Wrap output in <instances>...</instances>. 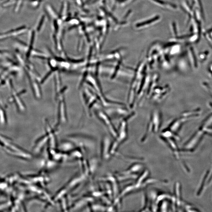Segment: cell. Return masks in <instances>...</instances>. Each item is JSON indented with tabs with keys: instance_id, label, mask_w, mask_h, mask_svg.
Returning <instances> with one entry per match:
<instances>
[{
	"instance_id": "cell-15",
	"label": "cell",
	"mask_w": 212,
	"mask_h": 212,
	"mask_svg": "<svg viewBox=\"0 0 212 212\" xmlns=\"http://www.w3.org/2000/svg\"><path fill=\"white\" fill-rule=\"evenodd\" d=\"M209 72L210 75L212 76V63L210 64L209 66Z\"/></svg>"
},
{
	"instance_id": "cell-16",
	"label": "cell",
	"mask_w": 212,
	"mask_h": 212,
	"mask_svg": "<svg viewBox=\"0 0 212 212\" xmlns=\"http://www.w3.org/2000/svg\"><path fill=\"white\" fill-rule=\"evenodd\" d=\"M44 17H43V18H42L41 21H40V24H39V25L38 26V29H37V30H39V29H40V27H41L42 23H43V22L44 21Z\"/></svg>"
},
{
	"instance_id": "cell-11",
	"label": "cell",
	"mask_w": 212,
	"mask_h": 212,
	"mask_svg": "<svg viewBox=\"0 0 212 212\" xmlns=\"http://www.w3.org/2000/svg\"><path fill=\"white\" fill-rule=\"evenodd\" d=\"M209 55L208 52H206L205 53H202V54H200V55L199 56V58H200V60L202 61H204L205 60H206L207 56H208Z\"/></svg>"
},
{
	"instance_id": "cell-8",
	"label": "cell",
	"mask_w": 212,
	"mask_h": 212,
	"mask_svg": "<svg viewBox=\"0 0 212 212\" xmlns=\"http://www.w3.org/2000/svg\"><path fill=\"white\" fill-rule=\"evenodd\" d=\"M159 19H160V16L158 15V16H156L154 17V18L148 20L147 21L138 23L135 26H136V27L139 28L141 27V26L147 25L150 24L151 23L156 21L157 20H158Z\"/></svg>"
},
{
	"instance_id": "cell-2",
	"label": "cell",
	"mask_w": 212,
	"mask_h": 212,
	"mask_svg": "<svg viewBox=\"0 0 212 212\" xmlns=\"http://www.w3.org/2000/svg\"><path fill=\"white\" fill-rule=\"evenodd\" d=\"M98 116L100 117V118L102 120L104 124L106 125L109 130L110 133H111L112 136L114 138L116 139L117 137L118 132H117L116 129H115L114 127L112 124V122L110 121L109 118H108V117L105 114L101 111H99L98 113Z\"/></svg>"
},
{
	"instance_id": "cell-1",
	"label": "cell",
	"mask_w": 212,
	"mask_h": 212,
	"mask_svg": "<svg viewBox=\"0 0 212 212\" xmlns=\"http://www.w3.org/2000/svg\"><path fill=\"white\" fill-rule=\"evenodd\" d=\"M111 144L110 139L108 137H105L103 140L101 149V156L104 160H108L112 157L110 154Z\"/></svg>"
},
{
	"instance_id": "cell-9",
	"label": "cell",
	"mask_w": 212,
	"mask_h": 212,
	"mask_svg": "<svg viewBox=\"0 0 212 212\" xmlns=\"http://www.w3.org/2000/svg\"><path fill=\"white\" fill-rule=\"evenodd\" d=\"M212 124V114L209 115L206 119H205L202 125V128H204L208 127L209 126Z\"/></svg>"
},
{
	"instance_id": "cell-3",
	"label": "cell",
	"mask_w": 212,
	"mask_h": 212,
	"mask_svg": "<svg viewBox=\"0 0 212 212\" xmlns=\"http://www.w3.org/2000/svg\"><path fill=\"white\" fill-rule=\"evenodd\" d=\"M127 123L125 121H123L120 126L116 140L119 144H120L125 141L127 138Z\"/></svg>"
},
{
	"instance_id": "cell-17",
	"label": "cell",
	"mask_w": 212,
	"mask_h": 212,
	"mask_svg": "<svg viewBox=\"0 0 212 212\" xmlns=\"http://www.w3.org/2000/svg\"><path fill=\"white\" fill-rule=\"evenodd\" d=\"M131 12V10H130V11H129L128 12V13H127V14H126V15H125V17H124L125 18H127V17L128 16V15H129V14H130V13Z\"/></svg>"
},
{
	"instance_id": "cell-6",
	"label": "cell",
	"mask_w": 212,
	"mask_h": 212,
	"mask_svg": "<svg viewBox=\"0 0 212 212\" xmlns=\"http://www.w3.org/2000/svg\"><path fill=\"white\" fill-rule=\"evenodd\" d=\"M149 174V171L148 170H146L140 175V177H138L136 183L135 184L136 189L141 188L142 185L146 180Z\"/></svg>"
},
{
	"instance_id": "cell-5",
	"label": "cell",
	"mask_w": 212,
	"mask_h": 212,
	"mask_svg": "<svg viewBox=\"0 0 212 212\" xmlns=\"http://www.w3.org/2000/svg\"><path fill=\"white\" fill-rule=\"evenodd\" d=\"M188 55L191 66L193 69H197L198 68L197 59L192 48H190L188 50Z\"/></svg>"
},
{
	"instance_id": "cell-4",
	"label": "cell",
	"mask_w": 212,
	"mask_h": 212,
	"mask_svg": "<svg viewBox=\"0 0 212 212\" xmlns=\"http://www.w3.org/2000/svg\"><path fill=\"white\" fill-rule=\"evenodd\" d=\"M143 165L141 163H136L132 165L127 170L123 171L121 174H135V173L139 172L143 167Z\"/></svg>"
},
{
	"instance_id": "cell-14",
	"label": "cell",
	"mask_w": 212,
	"mask_h": 212,
	"mask_svg": "<svg viewBox=\"0 0 212 212\" xmlns=\"http://www.w3.org/2000/svg\"><path fill=\"white\" fill-rule=\"evenodd\" d=\"M152 1H153L156 3H157L163 4V5H164V4H166V3L164 2V1H161V0H152Z\"/></svg>"
},
{
	"instance_id": "cell-10",
	"label": "cell",
	"mask_w": 212,
	"mask_h": 212,
	"mask_svg": "<svg viewBox=\"0 0 212 212\" xmlns=\"http://www.w3.org/2000/svg\"><path fill=\"white\" fill-rule=\"evenodd\" d=\"M202 85L203 86V87L204 88H205V89L209 93L210 96H211L212 98V89L209 85V84H207V82H205L203 83Z\"/></svg>"
},
{
	"instance_id": "cell-12",
	"label": "cell",
	"mask_w": 212,
	"mask_h": 212,
	"mask_svg": "<svg viewBox=\"0 0 212 212\" xmlns=\"http://www.w3.org/2000/svg\"><path fill=\"white\" fill-rule=\"evenodd\" d=\"M6 54L2 51H0V61L2 60L5 57Z\"/></svg>"
},
{
	"instance_id": "cell-7",
	"label": "cell",
	"mask_w": 212,
	"mask_h": 212,
	"mask_svg": "<svg viewBox=\"0 0 212 212\" xmlns=\"http://www.w3.org/2000/svg\"><path fill=\"white\" fill-rule=\"evenodd\" d=\"M135 190H136V188H135V185H129V186L126 187L123 190L121 194H119L118 197L117 198L119 199H121L123 197H124L125 196L127 195V194L132 192V191H135Z\"/></svg>"
},
{
	"instance_id": "cell-13",
	"label": "cell",
	"mask_w": 212,
	"mask_h": 212,
	"mask_svg": "<svg viewBox=\"0 0 212 212\" xmlns=\"http://www.w3.org/2000/svg\"><path fill=\"white\" fill-rule=\"evenodd\" d=\"M173 29L175 35H177V26H176V23H172Z\"/></svg>"
}]
</instances>
